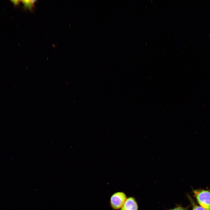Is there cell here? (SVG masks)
<instances>
[{
	"label": "cell",
	"instance_id": "cell-1",
	"mask_svg": "<svg viewBox=\"0 0 210 210\" xmlns=\"http://www.w3.org/2000/svg\"><path fill=\"white\" fill-rule=\"evenodd\" d=\"M194 193L200 206L206 210H210V191L196 190L194 191Z\"/></svg>",
	"mask_w": 210,
	"mask_h": 210
},
{
	"label": "cell",
	"instance_id": "cell-2",
	"mask_svg": "<svg viewBox=\"0 0 210 210\" xmlns=\"http://www.w3.org/2000/svg\"><path fill=\"white\" fill-rule=\"evenodd\" d=\"M127 198L124 192H116L113 193L110 197V206L114 210H120L124 205Z\"/></svg>",
	"mask_w": 210,
	"mask_h": 210
},
{
	"label": "cell",
	"instance_id": "cell-3",
	"mask_svg": "<svg viewBox=\"0 0 210 210\" xmlns=\"http://www.w3.org/2000/svg\"><path fill=\"white\" fill-rule=\"evenodd\" d=\"M138 206L135 199L133 197L127 198L124 205L119 210H138Z\"/></svg>",
	"mask_w": 210,
	"mask_h": 210
},
{
	"label": "cell",
	"instance_id": "cell-4",
	"mask_svg": "<svg viewBox=\"0 0 210 210\" xmlns=\"http://www.w3.org/2000/svg\"><path fill=\"white\" fill-rule=\"evenodd\" d=\"M36 1L23 0L21 1L23 3L24 8L31 11H32L34 7V3Z\"/></svg>",
	"mask_w": 210,
	"mask_h": 210
},
{
	"label": "cell",
	"instance_id": "cell-5",
	"mask_svg": "<svg viewBox=\"0 0 210 210\" xmlns=\"http://www.w3.org/2000/svg\"><path fill=\"white\" fill-rule=\"evenodd\" d=\"M192 210H206L200 206L194 204Z\"/></svg>",
	"mask_w": 210,
	"mask_h": 210
},
{
	"label": "cell",
	"instance_id": "cell-6",
	"mask_svg": "<svg viewBox=\"0 0 210 210\" xmlns=\"http://www.w3.org/2000/svg\"><path fill=\"white\" fill-rule=\"evenodd\" d=\"M13 4L15 6H17L19 5L20 3L21 2V1L18 0H13L11 1Z\"/></svg>",
	"mask_w": 210,
	"mask_h": 210
},
{
	"label": "cell",
	"instance_id": "cell-7",
	"mask_svg": "<svg viewBox=\"0 0 210 210\" xmlns=\"http://www.w3.org/2000/svg\"><path fill=\"white\" fill-rule=\"evenodd\" d=\"M170 210H185L183 208L181 207H176L174 209H171Z\"/></svg>",
	"mask_w": 210,
	"mask_h": 210
}]
</instances>
